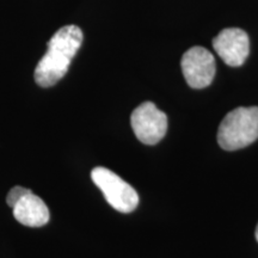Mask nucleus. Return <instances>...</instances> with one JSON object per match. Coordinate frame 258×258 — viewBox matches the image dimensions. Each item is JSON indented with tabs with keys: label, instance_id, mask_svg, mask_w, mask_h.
I'll use <instances>...</instances> for the list:
<instances>
[{
	"label": "nucleus",
	"instance_id": "obj_5",
	"mask_svg": "<svg viewBox=\"0 0 258 258\" xmlns=\"http://www.w3.org/2000/svg\"><path fill=\"white\" fill-rule=\"evenodd\" d=\"M180 66L186 83L192 89H205L211 85L217 69L213 54L203 47H192L186 50L180 60Z\"/></svg>",
	"mask_w": 258,
	"mask_h": 258
},
{
	"label": "nucleus",
	"instance_id": "obj_4",
	"mask_svg": "<svg viewBox=\"0 0 258 258\" xmlns=\"http://www.w3.org/2000/svg\"><path fill=\"white\" fill-rule=\"evenodd\" d=\"M131 123L139 141L145 145H156L165 137L167 116L152 102H145L132 112Z\"/></svg>",
	"mask_w": 258,
	"mask_h": 258
},
{
	"label": "nucleus",
	"instance_id": "obj_9",
	"mask_svg": "<svg viewBox=\"0 0 258 258\" xmlns=\"http://www.w3.org/2000/svg\"><path fill=\"white\" fill-rule=\"evenodd\" d=\"M256 239L258 241V224H257V227H256Z\"/></svg>",
	"mask_w": 258,
	"mask_h": 258
},
{
	"label": "nucleus",
	"instance_id": "obj_2",
	"mask_svg": "<svg viewBox=\"0 0 258 258\" xmlns=\"http://www.w3.org/2000/svg\"><path fill=\"white\" fill-rule=\"evenodd\" d=\"M258 139V106H239L225 116L219 125L218 143L226 151L249 146Z\"/></svg>",
	"mask_w": 258,
	"mask_h": 258
},
{
	"label": "nucleus",
	"instance_id": "obj_7",
	"mask_svg": "<svg viewBox=\"0 0 258 258\" xmlns=\"http://www.w3.org/2000/svg\"><path fill=\"white\" fill-rule=\"evenodd\" d=\"M12 209L16 220L28 227H42L49 221V209L47 205L32 191L19 200Z\"/></svg>",
	"mask_w": 258,
	"mask_h": 258
},
{
	"label": "nucleus",
	"instance_id": "obj_3",
	"mask_svg": "<svg viewBox=\"0 0 258 258\" xmlns=\"http://www.w3.org/2000/svg\"><path fill=\"white\" fill-rule=\"evenodd\" d=\"M93 183L101 189L106 201L121 213L133 212L139 205V196L132 185L105 167H95L91 172Z\"/></svg>",
	"mask_w": 258,
	"mask_h": 258
},
{
	"label": "nucleus",
	"instance_id": "obj_6",
	"mask_svg": "<svg viewBox=\"0 0 258 258\" xmlns=\"http://www.w3.org/2000/svg\"><path fill=\"white\" fill-rule=\"evenodd\" d=\"M213 47L226 64L239 67L250 53V40L244 30L227 28L213 40Z\"/></svg>",
	"mask_w": 258,
	"mask_h": 258
},
{
	"label": "nucleus",
	"instance_id": "obj_1",
	"mask_svg": "<svg viewBox=\"0 0 258 258\" xmlns=\"http://www.w3.org/2000/svg\"><path fill=\"white\" fill-rule=\"evenodd\" d=\"M83 32L76 25L59 29L48 42V49L35 69V82L41 88L55 85L67 73L71 61L83 43Z\"/></svg>",
	"mask_w": 258,
	"mask_h": 258
},
{
	"label": "nucleus",
	"instance_id": "obj_8",
	"mask_svg": "<svg viewBox=\"0 0 258 258\" xmlns=\"http://www.w3.org/2000/svg\"><path fill=\"white\" fill-rule=\"evenodd\" d=\"M29 192H31V190L24 188V186H21V185L14 186V188L10 190V192L8 194V198H6V202H8L9 207L14 208L15 206L17 205L19 200L24 198V196Z\"/></svg>",
	"mask_w": 258,
	"mask_h": 258
}]
</instances>
